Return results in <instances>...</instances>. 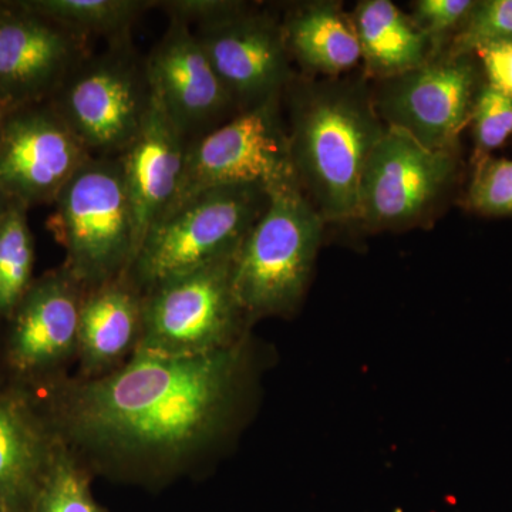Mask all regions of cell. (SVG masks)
I'll return each instance as SVG.
<instances>
[{
    "mask_svg": "<svg viewBox=\"0 0 512 512\" xmlns=\"http://www.w3.org/2000/svg\"><path fill=\"white\" fill-rule=\"evenodd\" d=\"M50 457L28 421L12 407L0 406V498L12 500L28 493Z\"/></svg>",
    "mask_w": 512,
    "mask_h": 512,
    "instance_id": "obj_21",
    "label": "cell"
},
{
    "mask_svg": "<svg viewBox=\"0 0 512 512\" xmlns=\"http://www.w3.org/2000/svg\"><path fill=\"white\" fill-rule=\"evenodd\" d=\"M451 151L430 150L399 128L386 127L360 185L359 220L397 228L424 214L454 173Z\"/></svg>",
    "mask_w": 512,
    "mask_h": 512,
    "instance_id": "obj_9",
    "label": "cell"
},
{
    "mask_svg": "<svg viewBox=\"0 0 512 512\" xmlns=\"http://www.w3.org/2000/svg\"><path fill=\"white\" fill-rule=\"evenodd\" d=\"M53 202L47 227L66 251L64 271L86 292L123 278L136 228L119 158L90 157Z\"/></svg>",
    "mask_w": 512,
    "mask_h": 512,
    "instance_id": "obj_4",
    "label": "cell"
},
{
    "mask_svg": "<svg viewBox=\"0 0 512 512\" xmlns=\"http://www.w3.org/2000/svg\"><path fill=\"white\" fill-rule=\"evenodd\" d=\"M238 252L143 295L137 352L197 356L239 343L248 319L234 289Z\"/></svg>",
    "mask_w": 512,
    "mask_h": 512,
    "instance_id": "obj_7",
    "label": "cell"
},
{
    "mask_svg": "<svg viewBox=\"0 0 512 512\" xmlns=\"http://www.w3.org/2000/svg\"><path fill=\"white\" fill-rule=\"evenodd\" d=\"M483 63L488 86L512 97V40L487 43L474 49Z\"/></svg>",
    "mask_w": 512,
    "mask_h": 512,
    "instance_id": "obj_29",
    "label": "cell"
},
{
    "mask_svg": "<svg viewBox=\"0 0 512 512\" xmlns=\"http://www.w3.org/2000/svg\"><path fill=\"white\" fill-rule=\"evenodd\" d=\"M279 100L239 111L188 143L180 188L167 211L198 192L225 185H261L268 194L299 185Z\"/></svg>",
    "mask_w": 512,
    "mask_h": 512,
    "instance_id": "obj_8",
    "label": "cell"
},
{
    "mask_svg": "<svg viewBox=\"0 0 512 512\" xmlns=\"http://www.w3.org/2000/svg\"><path fill=\"white\" fill-rule=\"evenodd\" d=\"M84 293L63 268L30 286L15 311L10 339V360L16 369H49L77 353Z\"/></svg>",
    "mask_w": 512,
    "mask_h": 512,
    "instance_id": "obj_15",
    "label": "cell"
},
{
    "mask_svg": "<svg viewBox=\"0 0 512 512\" xmlns=\"http://www.w3.org/2000/svg\"><path fill=\"white\" fill-rule=\"evenodd\" d=\"M239 343L197 356L134 350L130 360L64 394L76 446L120 466L170 468L210 446L237 399Z\"/></svg>",
    "mask_w": 512,
    "mask_h": 512,
    "instance_id": "obj_1",
    "label": "cell"
},
{
    "mask_svg": "<svg viewBox=\"0 0 512 512\" xmlns=\"http://www.w3.org/2000/svg\"><path fill=\"white\" fill-rule=\"evenodd\" d=\"M282 29L289 53L312 72H346L362 59L353 20L333 3L303 6L282 23Z\"/></svg>",
    "mask_w": 512,
    "mask_h": 512,
    "instance_id": "obj_19",
    "label": "cell"
},
{
    "mask_svg": "<svg viewBox=\"0 0 512 512\" xmlns=\"http://www.w3.org/2000/svg\"><path fill=\"white\" fill-rule=\"evenodd\" d=\"M268 204V191L261 185L198 192L148 229L123 278L146 295L170 279L235 254Z\"/></svg>",
    "mask_w": 512,
    "mask_h": 512,
    "instance_id": "obj_3",
    "label": "cell"
},
{
    "mask_svg": "<svg viewBox=\"0 0 512 512\" xmlns=\"http://www.w3.org/2000/svg\"><path fill=\"white\" fill-rule=\"evenodd\" d=\"M42 483L39 512H101L82 471L66 451L52 453Z\"/></svg>",
    "mask_w": 512,
    "mask_h": 512,
    "instance_id": "obj_23",
    "label": "cell"
},
{
    "mask_svg": "<svg viewBox=\"0 0 512 512\" xmlns=\"http://www.w3.org/2000/svg\"><path fill=\"white\" fill-rule=\"evenodd\" d=\"M470 120L478 153L503 146L512 134V97L487 84L477 93Z\"/></svg>",
    "mask_w": 512,
    "mask_h": 512,
    "instance_id": "obj_26",
    "label": "cell"
},
{
    "mask_svg": "<svg viewBox=\"0 0 512 512\" xmlns=\"http://www.w3.org/2000/svg\"><path fill=\"white\" fill-rule=\"evenodd\" d=\"M143 320V295L126 278L114 279L84 293L79 346L84 375L93 379L119 367L133 355Z\"/></svg>",
    "mask_w": 512,
    "mask_h": 512,
    "instance_id": "obj_17",
    "label": "cell"
},
{
    "mask_svg": "<svg viewBox=\"0 0 512 512\" xmlns=\"http://www.w3.org/2000/svg\"><path fill=\"white\" fill-rule=\"evenodd\" d=\"M90 42L25 6L0 9V99L13 109L55 96Z\"/></svg>",
    "mask_w": 512,
    "mask_h": 512,
    "instance_id": "obj_14",
    "label": "cell"
},
{
    "mask_svg": "<svg viewBox=\"0 0 512 512\" xmlns=\"http://www.w3.org/2000/svg\"><path fill=\"white\" fill-rule=\"evenodd\" d=\"M476 74L467 56L426 62L389 79L379 109L387 126L406 131L430 150L451 151L471 119Z\"/></svg>",
    "mask_w": 512,
    "mask_h": 512,
    "instance_id": "obj_11",
    "label": "cell"
},
{
    "mask_svg": "<svg viewBox=\"0 0 512 512\" xmlns=\"http://www.w3.org/2000/svg\"><path fill=\"white\" fill-rule=\"evenodd\" d=\"M323 218L299 185L269 194L264 214L239 248L234 289L249 320L295 311L311 278Z\"/></svg>",
    "mask_w": 512,
    "mask_h": 512,
    "instance_id": "obj_5",
    "label": "cell"
},
{
    "mask_svg": "<svg viewBox=\"0 0 512 512\" xmlns=\"http://www.w3.org/2000/svg\"><path fill=\"white\" fill-rule=\"evenodd\" d=\"M90 157L119 158L140 133L153 93L133 43L90 53L52 97Z\"/></svg>",
    "mask_w": 512,
    "mask_h": 512,
    "instance_id": "obj_6",
    "label": "cell"
},
{
    "mask_svg": "<svg viewBox=\"0 0 512 512\" xmlns=\"http://www.w3.org/2000/svg\"><path fill=\"white\" fill-rule=\"evenodd\" d=\"M362 57L376 76H399L427 62L430 40L390 0H366L355 19Z\"/></svg>",
    "mask_w": 512,
    "mask_h": 512,
    "instance_id": "obj_18",
    "label": "cell"
},
{
    "mask_svg": "<svg viewBox=\"0 0 512 512\" xmlns=\"http://www.w3.org/2000/svg\"><path fill=\"white\" fill-rule=\"evenodd\" d=\"M248 8L247 3L234 0H158L157 9L164 10L168 19L178 20L191 29L211 25Z\"/></svg>",
    "mask_w": 512,
    "mask_h": 512,
    "instance_id": "obj_28",
    "label": "cell"
},
{
    "mask_svg": "<svg viewBox=\"0 0 512 512\" xmlns=\"http://www.w3.org/2000/svg\"><path fill=\"white\" fill-rule=\"evenodd\" d=\"M477 2L471 0H420L414 6V25L430 43L464 25Z\"/></svg>",
    "mask_w": 512,
    "mask_h": 512,
    "instance_id": "obj_27",
    "label": "cell"
},
{
    "mask_svg": "<svg viewBox=\"0 0 512 512\" xmlns=\"http://www.w3.org/2000/svg\"><path fill=\"white\" fill-rule=\"evenodd\" d=\"M10 201L8 197H6L5 194H3L2 191H0V215L3 214V212H5L6 208L9 207V204H10Z\"/></svg>",
    "mask_w": 512,
    "mask_h": 512,
    "instance_id": "obj_31",
    "label": "cell"
},
{
    "mask_svg": "<svg viewBox=\"0 0 512 512\" xmlns=\"http://www.w3.org/2000/svg\"><path fill=\"white\" fill-rule=\"evenodd\" d=\"M12 110L13 107L10 106L9 103L0 99V134H2L3 127H5L6 120H8V116Z\"/></svg>",
    "mask_w": 512,
    "mask_h": 512,
    "instance_id": "obj_30",
    "label": "cell"
},
{
    "mask_svg": "<svg viewBox=\"0 0 512 512\" xmlns=\"http://www.w3.org/2000/svg\"><path fill=\"white\" fill-rule=\"evenodd\" d=\"M89 158L52 104L16 107L0 134V191L25 207L55 201Z\"/></svg>",
    "mask_w": 512,
    "mask_h": 512,
    "instance_id": "obj_10",
    "label": "cell"
},
{
    "mask_svg": "<svg viewBox=\"0 0 512 512\" xmlns=\"http://www.w3.org/2000/svg\"><path fill=\"white\" fill-rule=\"evenodd\" d=\"M25 205L10 202L0 215V315L15 313L32 286V234Z\"/></svg>",
    "mask_w": 512,
    "mask_h": 512,
    "instance_id": "obj_22",
    "label": "cell"
},
{
    "mask_svg": "<svg viewBox=\"0 0 512 512\" xmlns=\"http://www.w3.org/2000/svg\"><path fill=\"white\" fill-rule=\"evenodd\" d=\"M192 30L239 111L281 97L291 82L284 29L271 16L245 8Z\"/></svg>",
    "mask_w": 512,
    "mask_h": 512,
    "instance_id": "obj_13",
    "label": "cell"
},
{
    "mask_svg": "<svg viewBox=\"0 0 512 512\" xmlns=\"http://www.w3.org/2000/svg\"><path fill=\"white\" fill-rule=\"evenodd\" d=\"M25 8L59 23L87 42L107 40L109 45L131 42V30L157 0H36Z\"/></svg>",
    "mask_w": 512,
    "mask_h": 512,
    "instance_id": "obj_20",
    "label": "cell"
},
{
    "mask_svg": "<svg viewBox=\"0 0 512 512\" xmlns=\"http://www.w3.org/2000/svg\"><path fill=\"white\" fill-rule=\"evenodd\" d=\"M468 202L480 214L512 215V160H481L470 185Z\"/></svg>",
    "mask_w": 512,
    "mask_h": 512,
    "instance_id": "obj_25",
    "label": "cell"
},
{
    "mask_svg": "<svg viewBox=\"0 0 512 512\" xmlns=\"http://www.w3.org/2000/svg\"><path fill=\"white\" fill-rule=\"evenodd\" d=\"M144 62L151 92L188 143L227 123L238 110L185 23L170 20Z\"/></svg>",
    "mask_w": 512,
    "mask_h": 512,
    "instance_id": "obj_12",
    "label": "cell"
},
{
    "mask_svg": "<svg viewBox=\"0 0 512 512\" xmlns=\"http://www.w3.org/2000/svg\"><path fill=\"white\" fill-rule=\"evenodd\" d=\"M187 147L188 141L153 94L140 133L119 157L136 228V254L148 229L163 217L177 195Z\"/></svg>",
    "mask_w": 512,
    "mask_h": 512,
    "instance_id": "obj_16",
    "label": "cell"
},
{
    "mask_svg": "<svg viewBox=\"0 0 512 512\" xmlns=\"http://www.w3.org/2000/svg\"><path fill=\"white\" fill-rule=\"evenodd\" d=\"M512 40V0L477 2L458 33L453 56H467L487 43Z\"/></svg>",
    "mask_w": 512,
    "mask_h": 512,
    "instance_id": "obj_24",
    "label": "cell"
},
{
    "mask_svg": "<svg viewBox=\"0 0 512 512\" xmlns=\"http://www.w3.org/2000/svg\"><path fill=\"white\" fill-rule=\"evenodd\" d=\"M384 130L366 90L356 84H316L293 96V170L323 221L359 220L363 174Z\"/></svg>",
    "mask_w": 512,
    "mask_h": 512,
    "instance_id": "obj_2",
    "label": "cell"
}]
</instances>
